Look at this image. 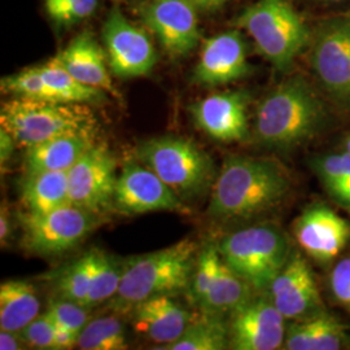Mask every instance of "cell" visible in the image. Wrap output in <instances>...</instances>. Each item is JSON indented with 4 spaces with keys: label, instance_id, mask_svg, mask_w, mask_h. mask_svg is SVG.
Returning a JSON list of instances; mask_svg holds the SVG:
<instances>
[{
    "label": "cell",
    "instance_id": "obj_1",
    "mask_svg": "<svg viewBox=\"0 0 350 350\" xmlns=\"http://www.w3.org/2000/svg\"><path fill=\"white\" fill-rule=\"evenodd\" d=\"M291 191L292 180L280 163L228 156L214 180L208 213L222 222L250 219L278 208Z\"/></svg>",
    "mask_w": 350,
    "mask_h": 350
},
{
    "label": "cell",
    "instance_id": "obj_2",
    "mask_svg": "<svg viewBox=\"0 0 350 350\" xmlns=\"http://www.w3.org/2000/svg\"><path fill=\"white\" fill-rule=\"evenodd\" d=\"M322 101L301 77L289 78L263 99L256 113L258 140L276 150H291L313 138L325 124Z\"/></svg>",
    "mask_w": 350,
    "mask_h": 350
},
{
    "label": "cell",
    "instance_id": "obj_3",
    "mask_svg": "<svg viewBox=\"0 0 350 350\" xmlns=\"http://www.w3.org/2000/svg\"><path fill=\"white\" fill-rule=\"evenodd\" d=\"M198 253L196 243L185 239L167 248L130 258L111 308L130 312L150 297L186 289L191 284Z\"/></svg>",
    "mask_w": 350,
    "mask_h": 350
},
{
    "label": "cell",
    "instance_id": "obj_4",
    "mask_svg": "<svg viewBox=\"0 0 350 350\" xmlns=\"http://www.w3.org/2000/svg\"><path fill=\"white\" fill-rule=\"evenodd\" d=\"M0 127L26 150L64 135L95 138L99 122L88 104L12 98L1 104Z\"/></svg>",
    "mask_w": 350,
    "mask_h": 350
},
{
    "label": "cell",
    "instance_id": "obj_5",
    "mask_svg": "<svg viewBox=\"0 0 350 350\" xmlns=\"http://www.w3.org/2000/svg\"><path fill=\"white\" fill-rule=\"evenodd\" d=\"M135 159L159 175L182 200L205 195L217 178L212 157L183 137L144 140L135 148Z\"/></svg>",
    "mask_w": 350,
    "mask_h": 350
},
{
    "label": "cell",
    "instance_id": "obj_6",
    "mask_svg": "<svg viewBox=\"0 0 350 350\" xmlns=\"http://www.w3.org/2000/svg\"><path fill=\"white\" fill-rule=\"evenodd\" d=\"M235 23L250 34L258 53L283 72L312 40L309 27L289 0H258Z\"/></svg>",
    "mask_w": 350,
    "mask_h": 350
},
{
    "label": "cell",
    "instance_id": "obj_7",
    "mask_svg": "<svg viewBox=\"0 0 350 350\" xmlns=\"http://www.w3.org/2000/svg\"><path fill=\"white\" fill-rule=\"evenodd\" d=\"M224 262L254 291L269 289L292 253L284 232L273 225L241 228L218 243Z\"/></svg>",
    "mask_w": 350,
    "mask_h": 350
},
{
    "label": "cell",
    "instance_id": "obj_8",
    "mask_svg": "<svg viewBox=\"0 0 350 350\" xmlns=\"http://www.w3.org/2000/svg\"><path fill=\"white\" fill-rule=\"evenodd\" d=\"M103 219V215L72 204L40 214L21 213V245L37 256L62 254L82 243Z\"/></svg>",
    "mask_w": 350,
    "mask_h": 350
},
{
    "label": "cell",
    "instance_id": "obj_9",
    "mask_svg": "<svg viewBox=\"0 0 350 350\" xmlns=\"http://www.w3.org/2000/svg\"><path fill=\"white\" fill-rule=\"evenodd\" d=\"M117 161L104 144L95 143L68 170L69 202L103 215L113 209Z\"/></svg>",
    "mask_w": 350,
    "mask_h": 350
},
{
    "label": "cell",
    "instance_id": "obj_10",
    "mask_svg": "<svg viewBox=\"0 0 350 350\" xmlns=\"http://www.w3.org/2000/svg\"><path fill=\"white\" fill-rule=\"evenodd\" d=\"M113 209L122 214L183 212V200L163 179L134 159H127L117 178Z\"/></svg>",
    "mask_w": 350,
    "mask_h": 350
},
{
    "label": "cell",
    "instance_id": "obj_11",
    "mask_svg": "<svg viewBox=\"0 0 350 350\" xmlns=\"http://www.w3.org/2000/svg\"><path fill=\"white\" fill-rule=\"evenodd\" d=\"M312 63L325 90L350 108V16L325 21L313 39Z\"/></svg>",
    "mask_w": 350,
    "mask_h": 350
},
{
    "label": "cell",
    "instance_id": "obj_12",
    "mask_svg": "<svg viewBox=\"0 0 350 350\" xmlns=\"http://www.w3.org/2000/svg\"><path fill=\"white\" fill-rule=\"evenodd\" d=\"M103 40L111 72L118 78H138L153 70L157 55L148 34L113 8L103 26Z\"/></svg>",
    "mask_w": 350,
    "mask_h": 350
},
{
    "label": "cell",
    "instance_id": "obj_13",
    "mask_svg": "<svg viewBox=\"0 0 350 350\" xmlns=\"http://www.w3.org/2000/svg\"><path fill=\"white\" fill-rule=\"evenodd\" d=\"M139 16L173 59L187 56L200 43L199 12L189 0H150Z\"/></svg>",
    "mask_w": 350,
    "mask_h": 350
},
{
    "label": "cell",
    "instance_id": "obj_14",
    "mask_svg": "<svg viewBox=\"0 0 350 350\" xmlns=\"http://www.w3.org/2000/svg\"><path fill=\"white\" fill-rule=\"evenodd\" d=\"M230 349L275 350L286 340V318L278 310L270 295L253 296L230 314Z\"/></svg>",
    "mask_w": 350,
    "mask_h": 350
},
{
    "label": "cell",
    "instance_id": "obj_15",
    "mask_svg": "<svg viewBox=\"0 0 350 350\" xmlns=\"http://www.w3.org/2000/svg\"><path fill=\"white\" fill-rule=\"evenodd\" d=\"M269 292L286 321L305 319L325 312L313 270L297 250H292L287 263L273 280Z\"/></svg>",
    "mask_w": 350,
    "mask_h": 350
},
{
    "label": "cell",
    "instance_id": "obj_16",
    "mask_svg": "<svg viewBox=\"0 0 350 350\" xmlns=\"http://www.w3.org/2000/svg\"><path fill=\"white\" fill-rule=\"evenodd\" d=\"M250 73L247 44L238 31H227L204 40L200 57L192 72L199 86H221Z\"/></svg>",
    "mask_w": 350,
    "mask_h": 350
},
{
    "label": "cell",
    "instance_id": "obj_17",
    "mask_svg": "<svg viewBox=\"0 0 350 350\" xmlns=\"http://www.w3.org/2000/svg\"><path fill=\"white\" fill-rule=\"evenodd\" d=\"M248 95L243 91H224L191 105L196 126L222 143L248 138Z\"/></svg>",
    "mask_w": 350,
    "mask_h": 350
},
{
    "label": "cell",
    "instance_id": "obj_18",
    "mask_svg": "<svg viewBox=\"0 0 350 350\" xmlns=\"http://www.w3.org/2000/svg\"><path fill=\"white\" fill-rule=\"evenodd\" d=\"M293 234L306 254L315 261L329 262L349 241L350 225L328 206L317 204L295 221Z\"/></svg>",
    "mask_w": 350,
    "mask_h": 350
},
{
    "label": "cell",
    "instance_id": "obj_19",
    "mask_svg": "<svg viewBox=\"0 0 350 350\" xmlns=\"http://www.w3.org/2000/svg\"><path fill=\"white\" fill-rule=\"evenodd\" d=\"M130 312L134 329L143 338L163 345L159 349L180 338L192 318L172 295L150 297L137 304Z\"/></svg>",
    "mask_w": 350,
    "mask_h": 350
},
{
    "label": "cell",
    "instance_id": "obj_20",
    "mask_svg": "<svg viewBox=\"0 0 350 350\" xmlns=\"http://www.w3.org/2000/svg\"><path fill=\"white\" fill-rule=\"evenodd\" d=\"M53 60L60 64L79 82L91 88H99L114 98H121L113 85L107 68L105 53L90 31H83L73 38L70 43L53 57Z\"/></svg>",
    "mask_w": 350,
    "mask_h": 350
},
{
    "label": "cell",
    "instance_id": "obj_21",
    "mask_svg": "<svg viewBox=\"0 0 350 350\" xmlns=\"http://www.w3.org/2000/svg\"><path fill=\"white\" fill-rule=\"evenodd\" d=\"M347 327L329 314L299 319L286 331L283 348L287 350H338L349 348Z\"/></svg>",
    "mask_w": 350,
    "mask_h": 350
},
{
    "label": "cell",
    "instance_id": "obj_22",
    "mask_svg": "<svg viewBox=\"0 0 350 350\" xmlns=\"http://www.w3.org/2000/svg\"><path fill=\"white\" fill-rule=\"evenodd\" d=\"M96 143L94 137L64 135L26 148L24 174L40 172H68L86 150Z\"/></svg>",
    "mask_w": 350,
    "mask_h": 350
},
{
    "label": "cell",
    "instance_id": "obj_23",
    "mask_svg": "<svg viewBox=\"0 0 350 350\" xmlns=\"http://www.w3.org/2000/svg\"><path fill=\"white\" fill-rule=\"evenodd\" d=\"M20 200L24 212H51L69 202L68 172H40L34 174H24Z\"/></svg>",
    "mask_w": 350,
    "mask_h": 350
},
{
    "label": "cell",
    "instance_id": "obj_24",
    "mask_svg": "<svg viewBox=\"0 0 350 350\" xmlns=\"http://www.w3.org/2000/svg\"><path fill=\"white\" fill-rule=\"evenodd\" d=\"M36 287L26 280H7L0 286V329L20 332L39 317Z\"/></svg>",
    "mask_w": 350,
    "mask_h": 350
},
{
    "label": "cell",
    "instance_id": "obj_25",
    "mask_svg": "<svg viewBox=\"0 0 350 350\" xmlns=\"http://www.w3.org/2000/svg\"><path fill=\"white\" fill-rule=\"evenodd\" d=\"M254 288L234 273L225 262L204 299L198 304L201 312L224 317L234 313L254 296Z\"/></svg>",
    "mask_w": 350,
    "mask_h": 350
},
{
    "label": "cell",
    "instance_id": "obj_26",
    "mask_svg": "<svg viewBox=\"0 0 350 350\" xmlns=\"http://www.w3.org/2000/svg\"><path fill=\"white\" fill-rule=\"evenodd\" d=\"M230 348L228 325L221 315L204 313L192 317L187 328L169 350H224Z\"/></svg>",
    "mask_w": 350,
    "mask_h": 350
},
{
    "label": "cell",
    "instance_id": "obj_27",
    "mask_svg": "<svg viewBox=\"0 0 350 350\" xmlns=\"http://www.w3.org/2000/svg\"><path fill=\"white\" fill-rule=\"evenodd\" d=\"M98 250H91L52 276L57 297L86 306L96 269Z\"/></svg>",
    "mask_w": 350,
    "mask_h": 350
},
{
    "label": "cell",
    "instance_id": "obj_28",
    "mask_svg": "<svg viewBox=\"0 0 350 350\" xmlns=\"http://www.w3.org/2000/svg\"><path fill=\"white\" fill-rule=\"evenodd\" d=\"M37 68L59 101L92 104L104 100L105 98L104 91L79 82L53 59Z\"/></svg>",
    "mask_w": 350,
    "mask_h": 350
},
{
    "label": "cell",
    "instance_id": "obj_29",
    "mask_svg": "<svg viewBox=\"0 0 350 350\" xmlns=\"http://www.w3.org/2000/svg\"><path fill=\"white\" fill-rule=\"evenodd\" d=\"M77 347L82 350L127 349L125 325L116 317L91 319L78 335Z\"/></svg>",
    "mask_w": 350,
    "mask_h": 350
},
{
    "label": "cell",
    "instance_id": "obj_30",
    "mask_svg": "<svg viewBox=\"0 0 350 350\" xmlns=\"http://www.w3.org/2000/svg\"><path fill=\"white\" fill-rule=\"evenodd\" d=\"M125 263L126 261L118 257L98 250L95 275L86 301L88 308H94L112 300L122 280Z\"/></svg>",
    "mask_w": 350,
    "mask_h": 350
},
{
    "label": "cell",
    "instance_id": "obj_31",
    "mask_svg": "<svg viewBox=\"0 0 350 350\" xmlns=\"http://www.w3.org/2000/svg\"><path fill=\"white\" fill-rule=\"evenodd\" d=\"M0 86L3 94L12 98L59 101L55 92L39 73L37 66L27 68L16 75L1 78Z\"/></svg>",
    "mask_w": 350,
    "mask_h": 350
},
{
    "label": "cell",
    "instance_id": "obj_32",
    "mask_svg": "<svg viewBox=\"0 0 350 350\" xmlns=\"http://www.w3.org/2000/svg\"><path fill=\"white\" fill-rule=\"evenodd\" d=\"M224 260L218 250V244H209L199 250L193 273L191 278V296L192 300L198 305L209 288L212 287L214 280L219 274Z\"/></svg>",
    "mask_w": 350,
    "mask_h": 350
},
{
    "label": "cell",
    "instance_id": "obj_33",
    "mask_svg": "<svg viewBox=\"0 0 350 350\" xmlns=\"http://www.w3.org/2000/svg\"><path fill=\"white\" fill-rule=\"evenodd\" d=\"M99 0H44L46 12L60 26H72L91 17Z\"/></svg>",
    "mask_w": 350,
    "mask_h": 350
},
{
    "label": "cell",
    "instance_id": "obj_34",
    "mask_svg": "<svg viewBox=\"0 0 350 350\" xmlns=\"http://www.w3.org/2000/svg\"><path fill=\"white\" fill-rule=\"evenodd\" d=\"M44 314L57 327H63L78 335L91 321L90 308L77 304L75 301L65 300L60 297L50 301L47 312Z\"/></svg>",
    "mask_w": 350,
    "mask_h": 350
},
{
    "label": "cell",
    "instance_id": "obj_35",
    "mask_svg": "<svg viewBox=\"0 0 350 350\" xmlns=\"http://www.w3.org/2000/svg\"><path fill=\"white\" fill-rule=\"evenodd\" d=\"M24 344L34 349L57 350L56 345V325L43 314L36 318L30 325H26L20 332Z\"/></svg>",
    "mask_w": 350,
    "mask_h": 350
},
{
    "label": "cell",
    "instance_id": "obj_36",
    "mask_svg": "<svg viewBox=\"0 0 350 350\" xmlns=\"http://www.w3.org/2000/svg\"><path fill=\"white\" fill-rule=\"evenodd\" d=\"M317 172L322 182L325 183V188L329 189L335 183H338L341 178L350 173V153H338V154H328L318 160L317 163Z\"/></svg>",
    "mask_w": 350,
    "mask_h": 350
},
{
    "label": "cell",
    "instance_id": "obj_37",
    "mask_svg": "<svg viewBox=\"0 0 350 350\" xmlns=\"http://www.w3.org/2000/svg\"><path fill=\"white\" fill-rule=\"evenodd\" d=\"M331 289L335 299L350 312V257L336 263L331 273Z\"/></svg>",
    "mask_w": 350,
    "mask_h": 350
},
{
    "label": "cell",
    "instance_id": "obj_38",
    "mask_svg": "<svg viewBox=\"0 0 350 350\" xmlns=\"http://www.w3.org/2000/svg\"><path fill=\"white\" fill-rule=\"evenodd\" d=\"M16 147H17V144H16L14 139L12 138V135L7 130L0 127V163H1V167H4V163H7L11 160Z\"/></svg>",
    "mask_w": 350,
    "mask_h": 350
},
{
    "label": "cell",
    "instance_id": "obj_39",
    "mask_svg": "<svg viewBox=\"0 0 350 350\" xmlns=\"http://www.w3.org/2000/svg\"><path fill=\"white\" fill-rule=\"evenodd\" d=\"M328 192L341 204L349 206L350 205V173L341 178L338 183L328 189Z\"/></svg>",
    "mask_w": 350,
    "mask_h": 350
},
{
    "label": "cell",
    "instance_id": "obj_40",
    "mask_svg": "<svg viewBox=\"0 0 350 350\" xmlns=\"http://www.w3.org/2000/svg\"><path fill=\"white\" fill-rule=\"evenodd\" d=\"M12 235V218L10 209L4 205H1V212H0V241L1 245L4 247Z\"/></svg>",
    "mask_w": 350,
    "mask_h": 350
},
{
    "label": "cell",
    "instance_id": "obj_41",
    "mask_svg": "<svg viewBox=\"0 0 350 350\" xmlns=\"http://www.w3.org/2000/svg\"><path fill=\"white\" fill-rule=\"evenodd\" d=\"M21 345H25V344L17 332L0 329V349L20 350L24 348Z\"/></svg>",
    "mask_w": 350,
    "mask_h": 350
},
{
    "label": "cell",
    "instance_id": "obj_42",
    "mask_svg": "<svg viewBox=\"0 0 350 350\" xmlns=\"http://www.w3.org/2000/svg\"><path fill=\"white\" fill-rule=\"evenodd\" d=\"M199 13H213L221 10L228 0H189Z\"/></svg>",
    "mask_w": 350,
    "mask_h": 350
},
{
    "label": "cell",
    "instance_id": "obj_43",
    "mask_svg": "<svg viewBox=\"0 0 350 350\" xmlns=\"http://www.w3.org/2000/svg\"><path fill=\"white\" fill-rule=\"evenodd\" d=\"M345 148H347V152H349L350 153V137L347 140V143H345Z\"/></svg>",
    "mask_w": 350,
    "mask_h": 350
},
{
    "label": "cell",
    "instance_id": "obj_44",
    "mask_svg": "<svg viewBox=\"0 0 350 350\" xmlns=\"http://www.w3.org/2000/svg\"><path fill=\"white\" fill-rule=\"evenodd\" d=\"M318 1H325V3H338L341 0H318Z\"/></svg>",
    "mask_w": 350,
    "mask_h": 350
},
{
    "label": "cell",
    "instance_id": "obj_45",
    "mask_svg": "<svg viewBox=\"0 0 350 350\" xmlns=\"http://www.w3.org/2000/svg\"><path fill=\"white\" fill-rule=\"evenodd\" d=\"M349 209H350V205H349Z\"/></svg>",
    "mask_w": 350,
    "mask_h": 350
}]
</instances>
